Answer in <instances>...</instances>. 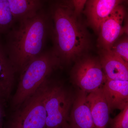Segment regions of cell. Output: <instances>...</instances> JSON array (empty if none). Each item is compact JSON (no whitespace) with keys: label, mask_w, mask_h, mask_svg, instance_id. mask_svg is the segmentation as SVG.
I'll use <instances>...</instances> for the list:
<instances>
[{"label":"cell","mask_w":128,"mask_h":128,"mask_svg":"<svg viewBox=\"0 0 128 128\" xmlns=\"http://www.w3.org/2000/svg\"><path fill=\"white\" fill-rule=\"evenodd\" d=\"M42 17L35 14L24 18L13 36L10 61L15 70L22 71L40 54L46 34Z\"/></svg>","instance_id":"cell-1"},{"label":"cell","mask_w":128,"mask_h":128,"mask_svg":"<svg viewBox=\"0 0 128 128\" xmlns=\"http://www.w3.org/2000/svg\"><path fill=\"white\" fill-rule=\"evenodd\" d=\"M74 12L67 6H60L54 15L58 54L70 61L81 55L86 48V32L76 20Z\"/></svg>","instance_id":"cell-2"},{"label":"cell","mask_w":128,"mask_h":128,"mask_svg":"<svg viewBox=\"0 0 128 128\" xmlns=\"http://www.w3.org/2000/svg\"><path fill=\"white\" fill-rule=\"evenodd\" d=\"M59 63L54 56L42 54L33 59L21 72L12 106L16 110L48 80L50 73Z\"/></svg>","instance_id":"cell-3"},{"label":"cell","mask_w":128,"mask_h":128,"mask_svg":"<svg viewBox=\"0 0 128 128\" xmlns=\"http://www.w3.org/2000/svg\"><path fill=\"white\" fill-rule=\"evenodd\" d=\"M74 97L64 85L46 80L44 89L46 128H62L68 122Z\"/></svg>","instance_id":"cell-4"},{"label":"cell","mask_w":128,"mask_h":128,"mask_svg":"<svg viewBox=\"0 0 128 128\" xmlns=\"http://www.w3.org/2000/svg\"><path fill=\"white\" fill-rule=\"evenodd\" d=\"M44 82L16 109L10 128H46Z\"/></svg>","instance_id":"cell-5"},{"label":"cell","mask_w":128,"mask_h":128,"mask_svg":"<svg viewBox=\"0 0 128 128\" xmlns=\"http://www.w3.org/2000/svg\"><path fill=\"white\" fill-rule=\"evenodd\" d=\"M71 78L80 90L88 94L102 88L106 80L99 59L92 57L78 60L72 71Z\"/></svg>","instance_id":"cell-6"},{"label":"cell","mask_w":128,"mask_h":128,"mask_svg":"<svg viewBox=\"0 0 128 128\" xmlns=\"http://www.w3.org/2000/svg\"><path fill=\"white\" fill-rule=\"evenodd\" d=\"M126 14L123 6L118 5L101 24L98 42L102 50H110L122 34L123 24Z\"/></svg>","instance_id":"cell-7"},{"label":"cell","mask_w":128,"mask_h":128,"mask_svg":"<svg viewBox=\"0 0 128 128\" xmlns=\"http://www.w3.org/2000/svg\"><path fill=\"white\" fill-rule=\"evenodd\" d=\"M87 94L80 90L74 96L68 121L72 128H96L86 100Z\"/></svg>","instance_id":"cell-8"},{"label":"cell","mask_w":128,"mask_h":128,"mask_svg":"<svg viewBox=\"0 0 128 128\" xmlns=\"http://www.w3.org/2000/svg\"><path fill=\"white\" fill-rule=\"evenodd\" d=\"M110 112L128 105V81L106 80L102 87Z\"/></svg>","instance_id":"cell-9"},{"label":"cell","mask_w":128,"mask_h":128,"mask_svg":"<svg viewBox=\"0 0 128 128\" xmlns=\"http://www.w3.org/2000/svg\"><path fill=\"white\" fill-rule=\"evenodd\" d=\"M99 60L106 80L128 81V63L120 57L102 50Z\"/></svg>","instance_id":"cell-10"},{"label":"cell","mask_w":128,"mask_h":128,"mask_svg":"<svg viewBox=\"0 0 128 128\" xmlns=\"http://www.w3.org/2000/svg\"><path fill=\"white\" fill-rule=\"evenodd\" d=\"M86 100L96 128H106L110 119V111L102 88L88 93Z\"/></svg>","instance_id":"cell-11"},{"label":"cell","mask_w":128,"mask_h":128,"mask_svg":"<svg viewBox=\"0 0 128 128\" xmlns=\"http://www.w3.org/2000/svg\"><path fill=\"white\" fill-rule=\"evenodd\" d=\"M123 0H89L86 11L89 22L99 31L103 21Z\"/></svg>","instance_id":"cell-12"},{"label":"cell","mask_w":128,"mask_h":128,"mask_svg":"<svg viewBox=\"0 0 128 128\" xmlns=\"http://www.w3.org/2000/svg\"><path fill=\"white\" fill-rule=\"evenodd\" d=\"M15 69L0 45V100L6 105L15 81Z\"/></svg>","instance_id":"cell-13"},{"label":"cell","mask_w":128,"mask_h":128,"mask_svg":"<svg viewBox=\"0 0 128 128\" xmlns=\"http://www.w3.org/2000/svg\"><path fill=\"white\" fill-rule=\"evenodd\" d=\"M15 17H27L34 15L39 0H7Z\"/></svg>","instance_id":"cell-14"},{"label":"cell","mask_w":128,"mask_h":128,"mask_svg":"<svg viewBox=\"0 0 128 128\" xmlns=\"http://www.w3.org/2000/svg\"><path fill=\"white\" fill-rule=\"evenodd\" d=\"M14 18L7 0H0V32L11 24Z\"/></svg>","instance_id":"cell-15"},{"label":"cell","mask_w":128,"mask_h":128,"mask_svg":"<svg viewBox=\"0 0 128 128\" xmlns=\"http://www.w3.org/2000/svg\"><path fill=\"white\" fill-rule=\"evenodd\" d=\"M109 122L110 128H128V105Z\"/></svg>","instance_id":"cell-16"},{"label":"cell","mask_w":128,"mask_h":128,"mask_svg":"<svg viewBox=\"0 0 128 128\" xmlns=\"http://www.w3.org/2000/svg\"><path fill=\"white\" fill-rule=\"evenodd\" d=\"M116 55L128 63V38L115 42L110 50Z\"/></svg>","instance_id":"cell-17"},{"label":"cell","mask_w":128,"mask_h":128,"mask_svg":"<svg viewBox=\"0 0 128 128\" xmlns=\"http://www.w3.org/2000/svg\"><path fill=\"white\" fill-rule=\"evenodd\" d=\"M88 0H73L74 12L76 15H78L83 10Z\"/></svg>","instance_id":"cell-18"},{"label":"cell","mask_w":128,"mask_h":128,"mask_svg":"<svg viewBox=\"0 0 128 128\" xmlns=\"http://www.w3.org/2000/svg\"><path fill=\"white\" fill-rule=\"evenodd\" d=\"M6 105L0 100V128L3 126L4 118L5 116V107Z\"/></svg>","instance_id":"cell-19"},{"label":"cell","mask_w":128,"mask_h":128,"mask_svg":"<svg viewBox=\"0 0 128 128\" xmlns=\"http://www.w3.org/2000/svg\"><path fill=\"white\" fill-rule=\"evenodd\" d=\"M62 128H72L71 127H70V124L68 123V122H66L65 123L64 125H63V126H62Z\"/></svg>","instance_id":"cell-20"}]
</instances>
